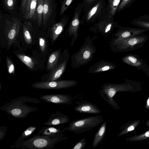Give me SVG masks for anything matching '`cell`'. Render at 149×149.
<instances>
[{
    "label": "cell",
    "mask_w": 149,
    "mask_h": 149,
    "mask_svg": "<svg viewBox=\"0 0 149 149\" xmlns=\"http://www.w3.org/2000/svg\"><path fill=\"white\" fill-rule=\"evenodd\" d=\"M39 104L38 99L29 96L24 95L13 99L0 108V109L6 112L14 118H24L30 113L38 110L36 107L30 106L26 103Z\"/></svg>",
    "instance_id": "6da1fadb"
},
{
    "label": "cell",
    "mask_w": 149,
    "mask_h": 149,
    "mask_svg": "<svg viewBox=\"0 0 149 149\" xmlns=\"http://www.w3.org/2000/svg\"><path fill=\"white\" fill-rule=\"evenodd\" d=\"M68 139L64 136V133L56 136H47L42 135L38 132L30 138L14 144L10 148L22 149H52L58 143Z\"/></svg>",
    "instance_id": "7a4b0ae2"
},
{
    "label": "cell",
    "mask_w": 149,
    "mask_h": 149,
    "mask_svg": "<svg viewBox=\"0 0 149 149\" xmlns=\"http://www.w3.org/2000/svg\"><path fill=\"white\" fill-rule=\"evenodd\" d=\"M103 122L102 116H91L71 121L64 128L66 131L79 134L92 130Z\"/></svg>",
    "instance_id": "3957f363"
},
{
    "label": "cell",
    "mask_w": 149,
    "mask_h": 149,
    "mask_svg": "<svg viewBox=\"0 0 149 149\" xmlns=\"http://www.w3.org/2000/svg\"><path fill=\"white\" fill-rule=\"evenodd\" d=\"M130 80H126V82L122 84L107 83L101 86L102 89L99 91L101 97L113 109H118L117 103L113 97L118 91H124L130 84L128 83Z\"/></svg>",
    "instance_id": "277c9868"
},
{
    "label": "cell",
    "mask_w": 149,
    "mask_h": 149,
    "mask_svg": "<svg viewBox=\"0 0 149 149\" xmlns=\"http://www.w3.org/2000/svg\"><path fill=\"white\" fill-rule=\"evenodd\" d=\"M148 39V36L142 33L125 38L114 45L117 51H130L142 47Z\"/></svg>",
    "instance_id": "5b68a950"
},
{
    "label": "cell",
    "mask_w": 149,
    "mask_h": 149,
    "mask_svg": "<svg viewBox=\"0 0 149 149\" xmlns=\"http://www.w3.org/2000/svg\"><path fill=\"white\" fill-rule=\"evenodd\" d=\"M95 50L93 44L92 40L90 38L89 40L88 39L79 51L74 56H72V62H74V64L75 63L77 65L76 66L79 67L85 64L92 58Z\"/></svg>",
    "instance_id": "8992f818"
},
{
    "label": "cell",
    "mask_w": 149,
    "mask_h": 149,
    "mask_svg": "<svg viewBox=\"0 0 149 149\" xmlns=\"http://www.w3.org/2000/svg\"><path fill=\"white\" fill-rule=\"evenodd\" d=\"M77 82L74 80H62L35 82L31 87L36 89H66L75 86Z\"/></svg>",
    "instance_id": "52a82bcc"
},
{
    "label": "cell",
    "mask_w": 149,
    "mask_h": 149,
    "mask_svg": "<svg viewBox=\"0 0 149 149\" xmlns=\"http://www.w3.org/2000/svg\"><path fill=\"white\" fill-rule=\"evenodd\" d=\"M21 24L20 20L17 17H13L11 20L7 19L6 20L4 33L9 48L16 41Z\"/></svg>",
    "instance_id": "ba28073f"
},
{
    "label": "cell",
    "mask_w": 149,
    "mask_h": 149,
    "mask_svg": "<svg viewBox=\"0 0 149 149\" xmlns=\"http://www.w3.org/2000/svg\"><path fill=\"white\" fill-rule=\"evenodd\" d=\"M149 30L143 28H136L130 27L120 28L115 34L116 38L113 41L114 45L125 38L136 35L143 33L149 31Z\"/></svg>",
    "instance_id": "9c48e42d"
},
{
    "label": "cell",
    "mask_w": 149,
    "mask_h": 149,
    "mask_svg": "<svg viewBox=\"0 0 149 149\" xmlns=\"http://www.w3.org/2000/svg\"><path fill=\"white\" fill-rule=\"evenodd\" d=\"M40 98L45 102L56 104L70 105L72 103V97L68 94L46 95L40 96Z\"/></svg>",
    "instance_id": "30bf717a"
},
{
    "label": "cell",
    "mask_w": 149,
    "mask_h": 149,
    "mask_svg": "<svg viewBox=\"0 0 149 149\" xmlns=\"http://www.w3.org/2000/svg\"><path fill=\"white\" fill-rule=\"evenodd\" d=\"M76 104L74 111L79 113L98 114L101 112L99 108L87 100H83L75 102Z\"/></svg>",
    "instance_id": "8fae6325"
},
{
    "label": "cell",
    "mask_w": 149,
    "mask_h": 149,
    "mask_svg": "<svg viewBox=\"0 0 149 149\" xmlns=\"http://www.w3.org/2000/svg\"><path fill=\"white\" fill-rule=\"evenodd\" d=\"M69 19L67 15L64 16L59 22L54 25L50 29L48 34L52 43L63 32Z\"/></svg>",
    "instance_id": "7c38bea8"
},
{
    "label": "cell",
    "mask_w": 149,
    "mask_h": 149,
    "mask_svg": "<svg viewBox=\"0 0 149 149\" xmlns=\"http://www.w3.org/2000/svg\"><path fill=\"white\" fill-rule=\"evenodd\" d=\"M70 120V118L68 116L60 111H56L49 116L43 124L50 126L59 125L69 122Z\"/></svg>",
    "instance_id": "4fadbf2b"
},
{
    "label": "cell",
    "mask_w": 149,
    "mask_h": 149,
    "mask_svg": "<svg viewBox=\"0 0 149 149\" xmlns=\"http://www.w3.org/2000/svg\"><path fill=\"white\" fill-rule=\"evenodd\" d=\"M122 61L126 64L135 68L139 70H142L146 64L138 54H129L123 57Z\"/></svg>",
    "instance_id": "5bb4252c"
},
{
    "label": "cell",
    "mask_w": 149,
    "mask_h": 149,
    "mask_svg": "<svg viewBox=\"0 0 149 149\" xmlns=\"http://www.w3.org/2000/svg\"><path fill=\"white\" fill-rule=\"evenodd\" d=\"M37 0H27L24 10L22 13L26 19L37 21Z\"/></svg>",
    "instance_id": "9a60e30c"
},
{
    "label": "cell",
    "mask_w": 149,
    "mask_h": 149,
    "mask_svg": "<svg viewBox=\"0 0 149 149\" xmlns=\"http://www.w3.org/2000/svg\"><path fill=\"white\" fill-rule=\"evenodd\" d=\"M55 2V0H44L42 22L45 28L46 27L48 21L52 14Z\"/></svg>",
    "instance_id": "2e32d148"
},
{
    "label": "cell",
    "mask_w": 149,
    "mask_h": 149,
    "mask_svg": "<svg viewBox=\"0 0 149 149\" xmlns=\"http://www.w3.org/2000/svg\"><path fill=\"white\" fill-rule=\"evenodd\" d=\"M79 24V14L75 12L74 17L70 24L68 29V34L69 36H71L72 35H73L71 42V45L74 44L78 36V31Z\"/></svg>",
    "instance_id": "e0dca14e"
},
{
    "label": "cell",
    "mask_w": 149,
    "mask_h": 149,
    "mask_svg": "<svg viewBox=\"0 0 149 149\" xmlns=\"http://www.w3.org/2000/svg\"><path fill=\"white\" fill-rule=\"evenodd\" d=\"M68 61V59L64 61L52 70L47 81H56L59 79L65 70Z\"/></svg>",
    "instance_id": "ac0fdd59"
},
{
    "label": "cell",
    "mask_w": 149,
    "mask_h": 149,
    "mask_svg": "<svg viewBox=\"0 0 149 149\" xmlns=\"http://www.w3.org/2000/svg\"><path fill=\"white\" fill-rule=\"evenodd\" d=\"M116 68V66L110 62L101 61L95 64L90 68L89 72L96 73L106 71Z\"/></svg>",
    "instance_id": "d6986e66"
},
{
    "label": "cell",
    "mask_w": 149,
    "mask_h": 149,
    "mask_svg": "<svg viewBox=\"0 0 149 149\" xmlns=\"http://www.w3.org/2000/svg\"><path fill=\"white\" fill-rule=\"evenodd\" d=\"M107 123V121H104L96 132L91 145L93 149L98 145L104 138L106 131Z\"/></svg>",
    "instance_id": "ffe728a7"
},
{
    "label": "cell",
    "mask_w": 149,
    "mask_h": 149,
    "mask_svg": "<svg viewBox=\"0 0 149 149\" xmlns=\"http://www.w3.org/2000/svg\"><path fill=\"white\" fill-rule=\"evenodd\" d=\"M65 131L64 128L63 129L60 130L49 126L42 127L38 132L42 135L56 136L63 134Z\"/></svg>",
    "instance_id": "44dd1931"
},
{
    "label": "cell",
    "mask_w": 149,
    "mask_h": 149,
    "mask_svg": "<svg viewBox=\"0 0 149 149\" xmlns=\"http://www.w3.org/2000/svg\"><path fill=\"white\" fill-rule=\"evenodd\" d=\"M61 50H57L52 52L49 56L47 64V68L52 70L57 65Z\"/></svg>",
    "instance_id": "7402d4cb"
},
{
    "label": "cell",
    "mask_w": 149,
    "mask_h": 149,
    "mask_svg": "<svg viewBox=\"0 0 149 149\" xmlns=\"http://www.w3.org/2000/svg\"><path fill=\"white\" fill-rule=\"evenodd\" d=\"M32 25L30 22L26 21L23 24V35L25 42L28 44H31L32 42L31 35V30Z\"/></svg>",
    "instance_id": "603a6c76"
},
{
    "label": "cell",
    "mask_w": 149,
    "mask_h": 149,
    "mask_svg": "<svg viewBox=\"0 0 149 149\" xmlns=\"http://www.w3.org/2000/svg\"><path fill=\"white\" fill-rule=\"evenodd\" d=\"M36 127L35 126H31L25 129L20 136L13 143V144L21 142L30 137L36 130Z\"/></svg>",
    "instance_id": "cb8c5ba5"
},
{
    "label": "cell",
    "mask_w": 149,
    "mask_h": 149,
    "mask_svg": "<svg viewBox=\"0 0 149 149\" xmlns=\"http://www.w3.org/2000/svg\"><path fill=\"white\" fill-rule=\"evenodd\" d=\"M45 0H37V22L38 25L40 26L42 22L43 11Z\"/></svg>",
    "instance_id": "d4e9b609"
},
{
    "label": "cell",
    "mask_w": 149,
    "mask_h": 149,
    "mask_svg": "<svg viewBox=\"0 0 149 149\" xmlns=\"http://www.w3.org/2000/svg\"><path fill=\"white\" fill-rule=\"evenodd\" d=\"M16 56L24 64L31 69L33 68L35 63L33 60L31 58L24 54H17Z\"/></svg>",
    "instance_id": "484cf974"
},
{
    "label": "cell",
    "mask_w": 149,
    "mask_h": 149,
    "mask_svg": "<svg viewBox=\"0 0 149 149\" xmlns=\"http://www.w3.org/2000/svg\"><path fill=\"white\" fill-rule=\"evenodd\" d=\"M134 25L149 30V22L139 19H134L132 22Z\"/></svg>",
    "instance_id": "4316f807"
},
{
    "label": "cell",
    "mask_w": 149,
    "mask_h": 149,
    "mask_svg": "<svg viewBox=\"0 0 149 149\" xmlns=\"http://www.w3.org/2000/svg\"><path fill=\"white\" fill-rule=\"evenodd\" d=\"M121 0H109L110 13L113 16L116 13Z\"/></svg>",
    "instance_id": "83f0119b"
},
{
    "label": "cell",
    "mask_w": 149,
    "mask_h": 149,
    "mask_svg": "<svg viewBox=\"0 0 149 149\" xmlns=\"http://www.w3.org/2000/svg\"><path fill=\"white\" fill-rule=\"evenodd\" d=\"M17 0H2V2L8 10H12L14 8L16 4Z\"/></svg>",
    "instance_id": "f1b7e54d"
},
{
    "label": "cell",
    "mask_w": 149,
    "mask_h": 149,
    "mask_svg": "<svg viewBox=\"0 0 149 149\" xmlns=\"http://www.w3.org/2000/svg\"><path fill=\"white\" fill-rule=\"evenodd\" d=\"M73 0H63L61 4L60 15H62L67 9Z\"/></svg>",
    "instance_id": "f546056e"
},
{
    "label": "cell",
    "mask_w": 149,
    "mask_h": 149,
    "mask_svg": "<svg viewBox=\"0 0 149 149\" xmlns=\"http://www.w3.org/2000/svg\"><path fill=\"white\" fill-rule=\"evenodd\" d=\"M136 0H122L118 8V10H121L127 7H130Z\"/></svg>",
    "instance_id": "4dcf8cb0"
},
{
    "label": "cell",
    "mask_w": 149,
    "mask_h": 149,
    "mask_svg": "<svg viewBox=\"0 0 149 149\" xmlns=\"http://www.w3.org/2000/svg\"><path fill=\"white\" fill-rule=\"evenodd\" d=\"M6 62L8 73L14 75L15 71L14 65L10 58L8 56L6 58Z\"/></svg>",
    "instance_id": "1f68e13d"
},
{
    "label": "cell",
    "mask_w": 149,
    "mask_h": 149,
    "mask_svg": "<svg viewBox=\"0 0 149 149\" xmlns=\"http://www.w3.org/2000/svg\"><path fill=\"white\" fill-rule=\"evenodd\" d=\"M86 140L85 138L81 139L71 149H83L87 144Z\"/></svg>",
    "instance_id": "d6a6232c"
},
{
    "label": "cell",
    "mask_w": 149,
    "mask_h": 149,
    "mask_svg": "<svg viewBox=\"0 0 149 149\" xmlns=\"http://www.w3.org/2000/svg\"><path fill=\"white\" fill-rule=\"evenodd\" d=\"M100 5L98 3L93 7L88 13L87 17V21L89 20L96 12Z\"/></svg>",
    "instance_id": "836d02e7"
},
{
    "label": "cell",
    "mask_w": 149,
    "mask_h": 149,
    "mask_svg": "<svg viewBox=\"0 0 149 149\" xmlns=\"http://www.w3.org/2000/svg\"><path fill=\"white\" fill-rule=\"evenodd\" d=\"M7 127L4 126H0V141L3 140L5 137L7 131Z\"/></svg>",
    "instance_id": "e575fe53"
},
{
    "label": "cell",
    "mask_w": 149,
    "mask_h": 149,
    "mask_svg": "<svg viewBox=\"0 0 149 149\" xmlns=\"http://www.w3.org/2000/svg\"><path fill=\"white\" fill-rule=\"evenodd\" d=\"M39 42L41 50L42 52H45L46 46V41L45 39L42 37L40 38L39 39Z\"/></svg>",
    "instance_id": "d590c367"
},
{
    "label": "cell",
    "mask_w": 149,
    "mask_h": 149,
    "mask_svg": "<svg viewBox=\"0 0 149 149\" xmlns=\"http://www.w3.org/2000/svg\"><path fill=\"white\" fill-rule=\"evenodd\" d=\"M27 1V0H20L19 8L22 13L24 10Z\"/></svg>",
    "instance_id": "8d00e7d4"
},
{
    "label": "cell",
    "mask_w": 149,
    "mask_h": 149,
    "mask_svg": "<svg viewBox=\"0 0 149 149\" xmlns=\"http://www.w3.org/2000/svg\"><path fill=\"white\" fill-rule=\"evenodd\" d=\"M142 70L149 77V66L146 64Z\"/></svg>",
    "instance_id": "74e56055"
},
{
    "label": "cell",
    "mask_w": 149,
    "mask_h": 149,
    "mask_svg": "<svg viewBox=\"0 0 149 149\" xmlns=\"http://www.w3.org/2000/svg\"><path fill=\"white\" fill-rule=\"evenodd\" d=\"M112 24L111 23L108 24L106 27L105 30V33H107L109 31L111 28Z\"/></svg>",
    "instance_id": "f35d334b"
},
{
    "label": "cell",
    "mask_w": 149,
    "mask_h": 149,
    "mask_svg": "<svg viewBox=\"0 0 149 149\" xmlns=\"http://www.w3.org/2000/svg\"><path fill=\"white\" fill-rule=\"evenodd\" d=\"M134 129V127L132 125L130 126L128 128L127 130L128 131H131L133 130Z\"/></svg>",
    "instance_id": "ab89813d"
},
{
    "label": "cell",
    "mask_w": 149,
    "mask_h": 149,
    "mask_svg": "<svg viewBox=\"0 0 149 149\" xmlns=\"http://www.w3.org/2000/svg\"><path fill=\"white\" fill-rule=\"evenodd\" d=\"M145 135L147 137H149V131L146 132L145 134Z\"/></svg>",
    "instance_id": "60d3db41"
},
{
    "label": "cell",
    "mask_w": 149,
    "mask_h": 149,
    "mask_svg": "<svg viewBox=\"0 0 149 149\" xmlns=\"http://www.w3.org/2000/svg\"><path fill=\"white\" fill-rule=\"evenodd\" d=\"M87 3H89L92 2H93L95 0H86Z\"/></svg>",
    "instance_id": "b9f144b4"
},
{
    "label": "cell",
    "mask_w": 149,
    "mask_h": 149,
    "mask_svg": "<svg viewBox=\"0 0 149 149\" xmlns=\"http://www.w3.org/2000/svg\"><path fill=\"white\" fill-rule=\"evenodd\" d=\"M147 102L148 105L149 106V99L148 100Z\"/></svg>",
    "instance_id": "7bdbcfd3"
},
{
    "label": "cell",
    "mask_w": 149,
    "mask_h": 149,
    "mask_svg": "<svg viewBox=\"0 0 149 149\" xmlns=\"http://www.w3.org/2000/svg\"><path fill=\"white\" fill-rule=\"evenodd\" d=\"M59 0V1H60V0Z\"/></svg>",
    "instance_id": "ee69618b"
},
{
    "label": "cell",
    "mask_w": 149,
    "mask_h": 149,
    "mask_svg": "<svg viewBox=\"0 0 149 149\" xmlns=\"http://www.w3.org/2000/svg\"><path fill=\"white\" fill-rule=\"evenodd\" d=\"M148 19H149V18H148Z\"/></svg>",
    "instance_id": "f6af8a7d"
}]
</instances>
